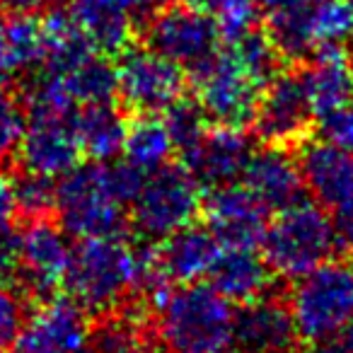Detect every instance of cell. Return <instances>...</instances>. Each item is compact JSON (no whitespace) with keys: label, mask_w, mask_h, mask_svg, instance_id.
Wrapping results in <instances>:
<instances>
[{"label":"cell","mask_w":353,"mask_h":353,"mask_svg":"<svg viewBox=\"0 0 353 353\" xmlns=\"http://www.w3.org/2000/svg\"><path fill=\"white\" fill-rule=\"evenodd\" d=\"M152 310L157 336L170 353H232L235 310L211 285L170 288Z\"/></svg>","instance_id":"cell-1"},{"label":"cell","mask_w":353,"mask_h":353,"mask_svg":"<svg viewBox=\"0 0 353 353\" xmlns=\"http://www.w3.org/2000/svg\"><path fill=\"white\" fill-rule=\"evenodd\" d=\"M259 247L271 274L300 279L332 259L339 237L332 216L322 206L300 201L269 221Z\"/></svg>","instance_id":"cell-2"},{"label":"cell","mask_w":353,"mask_h":353,"mask_svg":"<svg viewBox=\"0 0 353 353\" xmlns=\"http://www.w3.org/2000/svg\"><path fill=\"white\" fill-rule=\"evenodd\" d=\"M109 189L104 162L75 165L56 182V218L78 240L126 237L131 218Z\"/></svg>","instance_id":"cell-3"},{"label":"cell","mask_w":353,"mask_h":353,"mask_svg":"<svg viewBox=\"0 0 353 353\" xmlns=\"http://www.w3.org/2000/svg\"><path fill=\"white\" fill-rule=\"evenodd\" d=\"M203 211V189L187 165H162L148 172L131 203V225L145 240H165L196 221Z\"/></svg>","instance_id":"cell-4"},{"label":"cell","mask_w":353,"mask_h":353,"mask_svg":"<svg viewBox=\"0 0 353 353\" xmlns=\"http://www.w3.org/2000/svg\"><path fill=\"white\" fill-rule=\"evenodd\" d=\"M295 281L288 307L300 339L319 341L353 322V264L329 259Z\"/></svg>","instance_id":"cell-5"},{"label":"cell","mask_w":353,"mask_h":353,"mask_svg":"<svg viewBox=\"0 0 353 353\" xmlns=\"http://www.w3.org/2000/svg\"><path fill=\"white\" fill-rule=\"evenodd\" d=\"M223 37L216 20L192 6H170L145 22V46L194 75L221 51Z\"/></svg>","instance_id":"cell-6"},{"label":"cell","mask_w":353,"mask_h":353,"mask_svg":"<svg viewBox=\"0 0 353 353\" xmlns=\"http://www.w3.org/2000/svg\"><path fill=\"white\" fill-rule=\"evenodd\" d=\"M119 99L136 114H165L184 97V70L152 51L150 46H128L117 63Z\"/></svg>","instance_id":"cell-7"},{"label":"cell","mask_w":353,"mask_h":353,"mask_svg":"<svg viewBox=\"0 0 353 353\" xmlns=\"http://www.w3.org/2000/svg\"><path fill=\"white\" fill-rule=\"evenodd\" d=\"M305 187L332 216L339 245H353V152L332 143H305L300 152Z\"/></svg>","instance_id":"cell-8"},{"label":"cell","mask_w":353,"mask_h":353,"mask_svg":"<svg viewBox=\"0 0 353 353\" xmlns=\"http://www.w3.org/2000/svg\"><path fill=\"white\" fill-rule=\"evenodd\" d=\"M189 78L196 88V102L211 121L228 126L252 123L264 88L232 59L228 49H221Z\"/></svg>","instance_id":"cell-9"},{"label":"cell","mask_w":353,"mask_h":353,"mask_svg":"<svg viewBox=\"0 0 353 353\" xmlns=\"http://www.w3.org/2000/svg\"><path fill=\"white\" fill-rule=\"evenodd\" d=\"M73 247L65 240V230L54 218L30 221L20 232L15 281L25 295L37 300L54 298L56 288L63 285Z\"/></svg>","instance_id":"cell-10"},{"label":"cell","mask_w":353,"mask_h":353,"mask_svg":"<svg viewBox=\"0 0 353 353\" xmlns=\"http://www.w3.org/2000/svg\"><path fill=\"white\" fill-rule=\"evenodd\" d=\"M312 119L314 109L307 99L300 73L293 70L279 73L261 90L252 126L266 145L295 148L305 143L312 128Z\"/></svg>","instance_id":"cell-11"},{"label":"cell","mask_w":353,"mask_h":353,"mask_svg":"<svg viewBox=\"0 0 353 353\" xmlns=\"http://www.w3.org/2000/svg\"><path fill=\"white\" fill-rule=\"evenodd\" d=\"M203 213L208 230L223 247L256 250L269 225V208L245 184L237 182L208 189V196L203 199Z\"/></svg>","instance_id":"cell-12"},{"label":"cell","mask_w":353,"mask_h":353,"mask_svg":"<svg viewBox=\"0 0 353 353\" xmlns=\"http://www.w3.org/2000/svg\"><path fill=\"white\" fill-rule=\"evenodd\" d=\"M88 310L73 298H49L25 322L15 353H80L88 348Z\"/></svg>","instance_id":"cell-13"},{"label":"cell","mask_w":353,"mask_h":353,"mask_svg":"<svg viewBox=\"0 0 353 353\" xmlns=\"http://www.w3.org/2000/svg\"><path fill=\"white\" fill-rule=\"evenodd\" d=\"M73 117L27 114L25 133L17 145L22 170L59 179L78 165L83 150L75 136Z\"/></svg>","instance_id":"cell-14"},{"label":"cell","mask_w":353,"mask_h":353,"mask_svg":"<svg viewBox=\"0 0 353 353\" xmlns=\"http://www.w3.org/2000/svg\"><path fill=\"white\" fill-rule=\"evenodd\" d=\"M252 152V136L245 128L216 123L208 126L201 141L182 157L201 187L216 189L237 182L245 174Z\"/></svg>","instance_id":"cell-15"},{"label":"cell","mask_w":353,"mask_h":353,"mask_svg":"<svg viewBox=\"0 0 353 353\" xmlns=\"http://www.w3.org/2000/svg\"><path fill=\"white\" fill-rule=\"evenodd\" d=\"M298 341L290 307L281 300L261 295L235 310L232 353H293Z\"/></svg>","instance_id":"cell-16"},{"label":"cell","mask_w":353,"mask_h":353,"mask_svg":"<svg viewBox=\"0 0 353 353\" xmlns=\"http://www.w3.org/2000/svg\"><path fill=\"white\" fill-rule=\"evenodd\" d=\"M245 187L264 203L269 211H283L288 206L305 201V176L300 160L290 148L266 145L254 150L242 174Z\"/></svg>","instance_id":"cell-17"},{"label":"cell","mask_w":353,"mask_h":353,"mask_svg":"<svg viewBox=\"0 0 353 353\" xmlns=\"http://www.w3.org/2000/svg\"><path fill=\"white\" fill-rule=\"evenodd\" d=\"M221 250L223 245L208 230V225L201 228L189 223L182 230L160 240V245H155L157 269L170 285L196 283L201 276H208Z\"/></svg>","instance_id":"cell-18"},{"label":"cell","mask_w":353,"mask_h":353,"mask_svg":"<svg viewBox=\"0 0 353 353\" xmlns=\"http://www.w3.org/2000/svg\"><path fill=\"white\" fill-rule=\"evenodd\" d=\"M329 0H259L264 30L285 61H305L317 49L314 25Z\"/></svg>","instance_id":"cell-19"},{"label":"cell","mask_w":353,"mask_h":353,"mask_svg":"<svg viewBox=\"0 0 353 353\" xmlns=\"http://www.w3.org/2000/svg\"><path fill=\"white\" fill-rule=\"evenodd\" d=\"M298 73L314 117H324L353 97V59L346 46H319Z\"/></svg>","instance_id":"cell-20"},{"label":"cell","mask_w":353,"mask_h":353,"mask_svg":"<svg viewBox=\"0 0 353 353\" xmlns=\"http://www.w3.org/2000/svg\"><path fill=\"white\" fill-rule=\"evenodd\" d=\"M211 288L232 305H245L266 295L271 285V269L264 256L245 247H223L213 269L208 271Z\"/></svg>","instance_id":"cell-21"},{"label":"cell","mask_w":353,"mask_h":353,"mask_svg":"<svg viewBox=\"0 0 353 353\" xmlns=\"http://www.w3.org/2000/svg\"><path fill=\"white\" fill-rule=\"evenodd\" d=\"M68 12L97 54L119 56L131 46L136 22L117 0H70Z\"/></svg>","instance_id":"cell-22"},{"label":"cell","mask_w":353,"mask_h":353,"mask_svg":"<svg viewBox=\"0 0 353 353\" xmlns=\"http://www.w3.org/2000/svg\"><path fill=\"white\" fill-rule=\"evenodd\" d=\"M73 126L80 143V150L92 162L117 160L123 152L128 121L126 114L114 102L78 107V112L73 117Z\"/></svg>","instance_id":"cell-23"},{"label":"cell","mask_w":353,"mask_h":353,"mask_svg":"<svg viewBox=\"0 0 353 353\" xmlns=\"http://www.w3.org/2000/svg\"><path fill=\"white\" fill-rule=\"evenodd\" d=\"M41 30H44V63L41 68L54 70V73H70L78 68L83 61H88L97 51L83 34L78 22L73 20L68 10L56 8L44 12L41 17Z\"/></svg>","instance_id":"cell-24"},{"label":"cell","mask_w":353,"mask_h":353,"mask_svg":"<svg viewBox=\"0 0 353 353\" xmlns=\"http://www.w3.org/2000/svg\"><path fill=\"white\" fill-rule=\"evenodd\" d=\"M88 343L92 353H148L152 346L145 319L119 307L102 312L90 324Z\"/></svg>","instance_id":"cell-25"},{"label":"cell","mask_w":353,"mask_h":353,"mask_svg":"<svg viewBox=\"0 0 353 353\" xmlns=\"http://www.w3.org/2000/svg\"><path fill=\"white\" fill-rule=\"evenodd\" d=\"M172 152H174V141L165 119H157V114H138L136 121H128L123 155L131 165L148 174L167 165Z\"/></svg>","instance_id":"cell-26"},{"label":"cell","mask_w":353,"mask_h":353,"mask_svg":"<svg viewBox=\"0 0 353 353\" xmlns=\"http://www.w3.org/2000/svg\"><path fill=\"white\" fill-rule=\"evenodd\" d=\"M73 90V97L80 107L85 104H107L119 97L117 65L102 54H92L88 61L63 73Z\"/></svg>","instance_id":"cell-27"},{"label":"cell","mask_w":353,"mask_h":353,"mask_svg":"<svg viewBox=\"0 0 353 353\" xmlns=\"http://www.w3.org/2000/svg\"><path fill=\"white\" fill-rule=\"evenodd\" d=\"M187 6L213 17L223 41H232L254 30L259 20V0H184Z\"/></svg>","instance_id":"cell-28"},{"label":"cell","mask_w":353,"mask_h":353,"mask_svg":"<svg viewBox=\"0 0 353 353\" xmlns=\"http://www.w3.org/2000/svg\"><path fill=\"white\" fill-rule=\"evenodd\" d=\"M17 199V216L25 223L54 218L56 213V182L51 176L22 170L20 176L12 179Z\"/></svg>","instance_id":"cell-29"},{"label":"cell","mask_w":353,"mask_h":353,"mask_svg":"<svg viewBox=\"0 0 353 353\" xmlns=\"http://www.w3.org/2000/svg\"><path fill=\"white\" fill-rule=\"evenodd\" d=\"M165 123L170 128L172 141H174V150L187 155L206 133L208 117L199 102H189L182 97L165 112Z\"/></svg>","instance_id":"cell-30"},{"label":"cell","mask_w":353,"mask_h":353,"mask_svg":"<svg viewBox=\"0 0 353 353\" xmlns=\"http://www.w3.org/2000/svg\"><path fill=\"white\" fill-rule=\"evenodd\" d=\"M27 123L25 99L0 78V167L17 152Z\"/></svg>","instance_id":"cell-31"},{"label":"cell","mask_w":353,"mask_h":353,"mask_svg":"<svg viewBox=\"0 0 353 353\" xmlns=\"http://www.w3.org/2000/svg\"><path fill=\"white\" fill-rule=\"evenodd\" d=\"M25 322L27 312L22 295L10 285H6V281H0V351L15 346V339L22 332Z\"/></svg>","instance_id":"cell-32"},{"label":"cell","mask_w":353,"mask_h":353,"mask_svg":"<svg viewBox=\"0 0 353 353\" xmlns=\"http://www.w3.org/2000/svg\"><path fill=\"white\" fill-rule=\"evenodd\" d=\"M319 131L327 143L346 152H353V97L343 102L341 107L319 117Z\"/></svg>","instance_id":"cell-33"},{"label":"cell","mask_w":353,"mask_h":353,"mask_svg":"<svg viewBox=\"0 0 353 353\" xmlns=\"http://www.w3.org/2000/svg\"><path fill=\"white\" fill-rule=\"evenodd\" d=\"M17 256H20V232L12 223H0V281H10L17 274Z\"/></svg>","instance_id":"cell-34"},{"label":"cell","mask_w":353,"mask_h":353,"mask_svg":"<svg viewBox=\"0 0 353 353\" xmlns=\"http://www.w3.org/2000/svg\"><path fill=\"white\" fill-rule=\"evenodd\" d=\"M117 3L133 17V22H150L162 10L174 6L176 0H117Z\"/></svg>","instance_id":"cell-35"},{"label":"cell","mask_w":353,"mask_h":353,"mask_svg":"<svg viewBox=\"0 0 353 353\" xmlns=\"http://www.w3.org/2000/svg\"><path fill=\"white\" fill-rule=\"evenodd\" d=\"M310 353H353V322L319 341H312Z\"/></svg>","instance_id":"cell-36"},{"label":"cell","mask_w":353,"mask_h":353,"mask_svg":"<svg viewBox=\"0 0 353 353\" xmlns=\"http://www.w3.org/2000/svg\"><path fill=\"white\" fill-rule=\"evenodd\" d=\"M70 0H0V8L8 12H27V15H44L56 8H63Z\"/></svg>","instance_id":"cell-37"},{"label":"cell","mask_w":353,"mask_h":353,"mask_svg":"<svg viewBox=\"0 0 353 353\" xmlns=\"http://www.w3.org/2000/svg\"><path fill=\"white\" fill-rule=\"evenodd\" d=\"M8 75H20V65H17V56L15 49H12L6 17H3L0 20V78H8Z\"/></svg>","instance_id":"cell-38"},{"label":"cell","mask_w":353,"mask_h":353,"mask_svg":"<svg viewBox=\"0 0 353 353\" xmlns=\"http://www.w3.org/2000/svg\"><path fill=\"white\" fill-rule=\"evenodd\" d=\"M17 218L15 184L6 174H0V223H12Z\"/></svg>","instance_id":"cell-39"},{"label":"cell","mask_w":353,"mask_h":353,"mask_svg":"<svg viewBox=\"0 0 353 353\" xmlns=\"http://www.w3.org/2000/svg\"><path fill=\"white\" fill-rule=\"evenodd\" d=\"M148 353H170V351H167L165 346H162V348H155V343H152V346L148 348Z\"/></svg>","instance_id":"cell-40"},{"label":"cell","mask_w":353,"mask_h":353,"mask_svg":"<svg viewBox=\"0 0 353 353\" xmlns=\"http://www.w3.org/2000/svg\"><path fill=\"white\" fill-rule=\"evenodd\" d=\"M80 353H92V351H90V343H88V348H83V351H80Z\"/></svg>","instance_id":"cell-41"},{"label":"cell","mask_w":353,"mask_h":353,"mask_svg":"<svg viewBox=\"0 0 353 353\" xmlns=\"http://www.w3.org/2000/svg\"><path fill=\"white\" fill-rule=\"evenodd\" d=\"M348 3H351V8H353V0H348Z\"/></svg>","instance_id":"cell-42"},{"label":"cell","mask_w":353,"mask_h":353,"mask_svg":"<svg viewBox=\"0 0 353 353\" xmlns=\"http://www.w3.org/2000/svg\"><path fill=\"white\" fill-rule=\"evenodd\" d=\"M351 59H353V56H351Z\"/></svg>","instance_id":"cell-43"}]
</instances>
